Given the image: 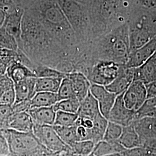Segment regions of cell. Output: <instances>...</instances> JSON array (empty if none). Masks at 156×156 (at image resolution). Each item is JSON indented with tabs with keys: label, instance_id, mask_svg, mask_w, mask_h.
Here are the masks:
<instances>
[{
	"label": "cell",
	"instance_id": "obj_1",
	"mask_svg": "<svg viewBox=\"0 0 156 156\" xmlns=\"http://www.w3.org/2000/svg\"><path fill=\"white\" fill-rule=\"evenodd\" d=\"M19 49L37 65L56 69L64 73H72L66 51L39 19L24 9L22 22L21 42Z\"/></svg>",
	"mask_w": 156,
	"mask_h": 156
},
{
	"label": "cell",
	"instance_id": "obj_2",
	"mask_svg": "<svg viewBox=\"0 0 156 156\" xmlns=\"http://www.w3.org/2000/svg\"><path fill=\"white\" fill-rule=\"evenodd\" d=\"M25 9L33 13L62 45L68 56L73 73L82 46L56 0H35Z\"/></svg>",
	"mask_w": 156,
	"mask_h": 156
},
{
	"label": "cell",
	"instance_id": "obj_3",
	"mask_svg": "<svg viewBox=\"0 0 156 156\" xmlns=\"http://www.w3.org/2000/svg\"><path fill=\"white\" fill-rule=\"evenodd\" d=\"M7 141L8 156H57L40 144L33 132L22 133L12 129L1 131Z\"/></svg>",
	"mask_w": 156,
	"mask_h": 156
},
{
	"label": "cell",
	"instance_id": "obj_4",
	"mask_svg": "<svg viewBox=\"0 0 156 156\" xmlns=\"http://www.w3.org/2000/svg\"><path fill=\"white\" fill-rule=\"evenodd\" d=\"M75 34L82 46L91 39L89 19L83 4L76 0H56Z\"/></svg>",
	"mask_w": 156,
	"mask_h": 156
},
{
	"label": "cell",
	"instance_id": "obj_5",
	"mask_svg": "<svg viewBox=\"0 0 156 156\" xmlns=\"http://www.w3.org/2000/svg\"><path fill=\"white\" fill-rule=\"evenodd\" d=\"M124 66L112 61H97L87 69L84 75L91 84L106 86L116 78Z\"/></svg>",
	"mask_w": 156,
	"mask_h": 156
},
{
	"label": "cell",
	"instance_id": "obj_6",
	"mask_svg": "<svg viewBox=\"0 0 156 156\" xmlns=\"http://www.w3.org/2000/svg\"><path fill=\"white\" fill-rule=\"evenodd\" d=\"M33 133L40 144L54 153L70 149V147L60 139L53 126L34 124Z\"/></svg>",
	"mask_w": 156,
	"mask_h": 156
},
{
	"label": "cell",
	"instance_id": "obj_7",
	"mask_svg": "<svg viewBox=\"0 0 156 156\" xmlns=\"http://www.w3.org/2000/svg\"><path fill=\"white\" fill-rule=\"evenodd\" d=\"M147 98L145 84L140 80H133L123 94L126 106L135 112L140 109Z\"/></svg>",
	"mask_w": 156,
	"mask_h": 156
},
{
	"label": "cell",
	"instance_id": "obj_8",
	"mask_svg": "<svg viewBox=\"0 0 156 156\" xmlns=\"http://www.w3.org/2000/svg\"><path fill=\"white\" fill-rule=\"evenodd\" d=\"M123 94L124 93L117 95L108 116V120L122 127H126L136 120V112L129 109L126 106L123 101Z\"/></svg>",
	"mask_w": 156,
	"mask_h": 156
},
{
	"label": "cell",
	"instance_id": "obj_9",
	"mask_svg": "<svg viewBox=\"0 0 156 156\" xmlns=\"http://www.w3.org/2000/svg\"><path fill=\"white\" fill-rule=\"evenodd\" d=\"M90 92L97 101L101 113L108 120L117 95L109 91L105 86L96 84H91Z\"/></svg>",
	"mask_w": 156,
	"mask_h": 156
},
{
	"label": "cell",
	"instance_id": "obj_10",
	"mask_svg": "<svg viewBox=\"0 0 156 156\" xmlns=\"http://www.w3.org/2000/svg\"><path fill=\"white\" fill-rule=\"evenodd\" d=\"M156 51V35L147 43L129 53L124 66L128 68L140 67L154 55Z\"/></svg>",
	"mask_w": 156,
	"mask_h": 156
},
{
	"label": "cell",
	"instance_id": "obj_11",
	"mask_svg": "<svg viewBox=\"0 0 156 156\" xmlns=\"http://www.w3.org/2000/svg\"><path fill=\"white\" fill-rule=\"evenodd\" d=\"M156 35V32L144 23L131 28L128 33L129 53L145 45Z\"/></svg>",
	"mask_w": 156,
	"mask_h": 156
},
{
	"label": "cell",
	"instance_id": "obj_12",
	"mask_svg": "<svg viewBox=\"0 0 156 156\" xmlns=\"http://www.w3.org/2000/svg\"><path fill=\"white\" fill-rule=\"evenodd\" d=\"M24 9L17 7L16 9L6 15L3 27L6 31L16 39L18 48L21 42L22 22Z\"/></svg>",
	"mask_w": 156,
	"mask_h": 156
},
{
	"label": "cell",
	"instance_id": "obj_13",
	"mask_svg": "<svg viewBox=\"0 0 156 156\" xmlns=\"http://www.w3.org/2000/svg\"><path fill=\"white\" fill-rule=\"evenodd\" d=\"M134 69L124 66L116 78L105 88L117 95L124 93L134 80Z\"/></svg>",
	"mask_w": 156,
	"mask_h": 156
},
{
	"label": "cell",
	"instance_id": "obj_14",
	"mask_svg": "<svg viewBox=\"0 0 156 156\" xmlns=\"http://www.w3.org/2000/svg\"><path fill=\"white\" fill-rule=\"evenodd\" d=\"M67 77L71 82L75 97L81 102L90 92L91 83L83 73H66Z\"/></svg>",
	"mask_w": 156,
	"mask_h": 156
},
{
	"label": "cell",
	"instance_id": "obj_15",
	"mask_svg": "<svg viewBox=\"0 0 156 156\" xmlns=\"http://www.w3.org/2000/svg\"><path fill=\"white\" fill-rule=\"evenodd\" d=\"M133 123L142 144L145 140L156 139V117H143Z\"/></svg>",
	"mask_w": 156,
	"mask_h": 156
},
{
	"label": "cell",
	"instance_id": "obj_16",
	"mask_svg": "<svg viewBox=\"0 0 156 156\" xmlns=\"http://www.w3.org/2000/svg\"><path fill=\"white\" fill-rule=\"evenodd\" d=\"M36 77L28 78L15 84V102L17 104L22 101L31 100L36 94Z\"/></svg>",
	"mask_w": 156,
	"mask_h": 156
},
{
	"label": "cell",
	"instance_id": "obj_17",
	"mask_svg": "<svg viewBox=\"0 0 156 156\" xmlns=\"http://www.w3.org/2000/svg\"><path fill=\"white\" fill-rule=\"evenodd\" d=\"M27 112L33 119L34 124L53 126L56 112L51 107L31 108Z\"/></svg>",
	"mask_w": 156,
	"mask_h": 156
},
{
	"label": "cell",
	"instance_id": "obj_18",
	"mask_svg": "<svg viewBox=\"0 0 156 156\" xmlns=\"http://www.w3.org/2000/svg\"><path fill=\"white\" fill-rule=\"evenodd\" d=\"M34 122L27 112L13 113L9 120L8 129L22 133L33 132Z\"/></svg>",
	"mask_w": 156,
	"mask_h": 156
},
{
	"label": "cell",
	"instance_id": "obj_19",
	"mask_svg": "<svg viewBox=\"0 0 156 156\" xmlns=\"http://www.w3.org/2000/svg\"><path fill=\"white\" fill-rule=\"evenodd\" d=\"M117 142L125 149L141 147V140L135 128L134 123L123 127L122 133Z\"/></svg>",
	"mask_w": 156,
	"mask_h": 156
},
{
	"label": "cell",
	"instance_id": "obj_20",
	"mask_svg": "<svg viewBox=\"0 0 156 156\" xmlns=\"http://www.w3.org/2000/svg\"><path fill=\"white\" fill-rule=\"evenodd\" d=\"M101 114L97 101L89 92L80 104L77 112L78 117L94 119Z\"/></svg>",
	"mask_w": 156,
	"mask_h": 156
},
{
	"label": "cell",
	"instance_id": "obj_21",
	"mask_svg": "<svg viewBox=\"0 0 156 156\" xmlns=\"http://www.w3.org/2000/svg\"><path fill=\"white\" fill-rule=\"evenodd\" d=\"M6 73L14 84L19 83L27 78L36 77L32 70L19 61H15L11 63L8 67Z\"/></svg>",
	"mask_w": 156,
	"mask_h": 156
},
{
	"label": "cell",
	"instance_id": "obj_22",
	"mask_svg": "<svg viewBox=\"0 0 156 156\" xmlns=\"http://www.w3.org/2000/svg\"><path fill=\"white\" fill-rule=\"evenodd\" d=\"M57 93L50 92H38L30 100L31 108L51 107L60 101Z\"/></svg>",
	"mask_w": 156,
	"mask_h": 156
},
{
	"label": "cell",
	"instance_id": "obj_23",
	"mask_svg": "<svg viewBox=\"0 0 156 156\" xmlns=\"http://www.w3.org/2000/svg\"><path fill=\"white\" fill-rule=\"evenodd\" d=\"M64 78H37L35 92L57 93Z\"/></svg>",
	"mask_w": 156,
	"mask_h": 156
},
{
	"label": "cell",
	"instance_id": "obj_24",
	"mask_svg": "<svg viewBox=\"0 0 156 156\" xmlns=\"http://www.w3.org/2000/svg\"><path fill=\"white\" fill-rule=\"evenodd\" d=\"M125 149L117 141L109 142L102 140L95 144L93 154L95 156H104L122 152Z\"/></svg>",
	"mask_w": 156,
	"mask_h": 156
},
{
	"label": "cell",
	"instance_id": "obj_25",
	"mask_svg": "<svg viewBox=\"0 0 156 156\" xmlns=\"http://www.w3.org/2000/svg\"><path fill=\"white\" fill-rule=\"evenodd\" d=\"M53 126L60 139L68 146H71L75 142L78 141L76 128L75 124L70 127Z\"/></svg>",
	"mask_w": 156,
	"mask_h": 156
},
{
	"label": "cell",
	"instance_id": "obj_26",
	"mask_svg": "<svg viewBox=\"0 0 156 156\" xmlns=\"http://www.w3.org/2000/svg\"><path fill=\"white\" fill-rule=\"evenodd\" d=\"M15 61H19L18 50L0 49V74H5L9 66Z\"/></svg>",
	"mask_w": 156,
	"mask_h": 156
},
{
	"label": "cell",
	"instance_id": "obj_27",
	"mask_svg": "<svg viewBox=\"0 0 156 156\" xmlns=\"http://www.w3.org/2000/svg\"><path fill=\"white\" fill-rule=\"evenodd\" d=\"M147 117H156V97L147 98L144 104L136 111V120Z\"/></svg>",
	"mask_w": 156,
	"mask_h": 156
},
{
	"label": "cell",
	"instance_id": "obj_28",
	"mask_svg": "<svg viewBox=\"0 0 156 156\" xmlns=\"http://www.w3.org/2000/svg\"><path fill=\"white\" fill-rule=\"evenodd\" d=\"M95 145L91 140H79L69 147L73 153L77 156H88L93 153Z\"/></svg>",
	"mask_w": 156,
	"mask_h": 156
},
{
	"label": "cell",
	"instance_id": "obj_29",
	"mask_svg": "<svg viewBox=\"0 0 156 156\" xmlns=\"http://www.w3.org/2000/svg\"><path fill=\"white\" fill-rule=\"evenodd\" d=\"M78 118L77 113L63 111L56 112L53 126L61 127L73 126L76 123Z\"/></svg>",
	"mask_w": 156,
	"mask_h": 156
},
{
	"label": "cell",
	"instance_id": "obj_30",
	"mask_svg": "<svg viewBox=\"0 0 156 156\" xmlns=\"http://www.w3.org/2000/svg\"><path fill=\"white\" fill-rule=\"evenodd\" d=\"M80 101L76 97L60 101L53 106L55 111L77 113L80 106Z\"/></svg>",
	"mask_w": 156,
	"mask_h": 156
},
{
	"label": "cell",
	"instance_id": "obj_31",
	"mask_svg": "<svg viewBox=\"0 0 156 156\" xmlns=\"http://www.w3.org/2000/svg\"><path fill=\"white\" fill-rule=\"evenodd\" d=\"M33 73L37 78H64L66 73L51 67L35 64Z\"/></svg>",
	"mask_w": 156,
	"mask_h": 156
},
{
	"label": "cell",
	"instance_id": "obj_32",
	"mask_svg": "<svg viewBox=\"0 0 156 156\" xmlns=\"http://www.w3.org/2000/svg\"><path fill=\"white\" fill-rule=\"evenodd\" d=\"M0 49L15 51L19 49L16 39L8 33L3 27H0Z\"/></svg>",
	"mask_w": 156,
	"mask_h": 156
},
{
	"label": "cell",
	"instance_id": "obj_33",
	"mask_svg": "<svg viewBox=\"0 0 156 156\" xmlns=\"http://www.w3.org/2000/svg\"><path fill=\"white\" fill-rule=\"evenodd\" d=\"M123 127L120 125L108 121L103 140L109 142L117 141L122 135Z\"/></svg>",
	"mask_w": 156,
	"mask_h": 156
},
{
	"label": "cell",
	"instance_id": "obj_34",
	"mask_svg": "<svg viewBox=\"0 0 156 156\" xmlns=\"http://www.w3.org/2000/svg\"><path fill=\"white\" fill-rule=\"evenodd\" d=\"M57 93L60 101L76 97L73 89V84L66 75L62 79Z\"/></svg>",
	"mask_w": 156,
	"mask_h": 156
},
{
	"label": "cell",
	"instance_id": "obj_35",
	"mask_svg": "<svg viewBox=\"0 0 156 156\" xmlns=\"http://www.w3.org/2000/svg\"><path fill=\"white\" fill-rule=\"evenodd\" d=\"M12 106L0 104V130L8 129L9 120L13 115Z\"/></svg>",
	"mask_w": 156,
	"mask_h": 156
},
{
	"label": "cell",
	"instance_id": "obj_36",
	"mask_svg": "<svg viewBox=\"0 0 156 156\" xmlns=\"http://www.w3.org/2000/svg\"><path fill=\"white\" fill-rule=\"evenodd\" d=\"M15 102V87L6 90L0 98V104L12 106Z\"/></svg>",
	"mask_w": 156,
	"mask_h": 156
},
{
	"label": "cell",
	"instance_id": "obj_37",
	"mask_svg": "<svg viewBox=\"0 0 156 156\" xmlns=\"http://www.w3.org/2000/svg\"><path fill=\"white\" fill-rule=\"evenodd\" d=\"M14 87V83L6 73L0 74V98L6 90Z\"/></svg>",
	"mask_w": 156,
	"mask_h": 156
},
{
	"label": "cell",
	"instance_id": "obj_38",
	"mask_svg": "<svg viewBox=\"0 0 156 156\" xmlns=\"http://www.w3.org/2000/svg\"><path fill=\"white\" fill-rule=\"evenodd\" d=\"M30 100L22 101L17 104H14L12 105L13 113L27 112L30 109Z\"/></svg>",
	"mask_w": 156,
	"mask_h": 156
},
{
	"label": "cell",
	"instance_id": "obj_39",
	"mask_svg": "<svg viewBox=\"0 0 156 156\" xmlns=\"http://www.w3.org/2000/svg\"><path fill=\"white\" fill-rule=\"evenodd\" d=\"M9 154V147L5 138L0 132V156H8Z\"/></svg>",
	"mask_w": 156,
	"mask_h": 156
},
{
	"label": "cell",
	"instance_id": "obj_40",
	"mask_svg": "<svg viewBox=\"0 0 156 156\" xmlns=\"http://www.w3.org/2000/svg\"><path fill=\"white\" fill-rule=\"evenodd\" d=\"M141 148L145 149V151L156 153V139L144 140Z\"/></svg>",
	"mask_w": 156,
	"mask_h": 156
},
{
	"label": "cell",
	"instance_id": "obj_41",
	"mask_svg": "<svg viewBox=\"0 0 156 156\" xmlns=\"http://www.w3.org/2000/svg\"><path fill=\"white\" fill-rule=\"evenodd\" d=\"M147 98L156 97V80L145 84Z\"/></svg>",
	"mask_w": 156,
	"mask_h": 156
},
{
	"label": "cell",
	"instance_id": "obj_42",
	"mask_svg": "<svg viewBox=\"0 0 156 156\" xmlns=\"http://www.w3.org/2000/svg\"><path fill=\"white\" fill-rule=\"evenodd\" d=\"M15 5L19 7L23 8L24 9L27 8L28 6L31 5L35 0H12Z\"/></svg>",
	"mask_w": 156,
	"mask_h": 156
},
{
	"label": "cell",
	"instance_id": "obj_43",
	"mask_svg": "<svg viewBox=\"0 0 156 156\" xmlns=\"http://www.w3.org/2000/svg\"><path fill=\"white\" fill-rule=\"evenodd\" d=\"M122 156H140V147L125 149L122 151Z\"/></svg>",
	"mask_w": 156,
	"mask_h": 156
},
{
	"label": "cell",
	"instance_id": "obj_44",
	"mask_svg": "<svg viewBox=\"0 0 156 156\" xmlns=\"http://www.w3.org/2000/svg\"><path fill=\"white\" fill-rule=\"evenodd\" d=\"M6 14L2 9H0V27H3L5 21Z\"/></svg>",
	"mask_w": 156,
	"mask_h": 156
},
{
	"label": "cell",
	"instance_id": "obj_45",
	"mask_svg": "<svg viewBox=\"0 0 156 156\" xmlns=\"http://www.w3.org/2000/svg\"><path fill=\"white\" fill-rule=\"evenodd\" d=\"M140 156H156V153H153L140 147Z\"/></svg>",
	"mask_w": 156,
	"mask_h": 156
},
{
	"label": "cell",
	"instance_id": "obj_46",
	"mask_svg": "<svg viewBox=\"0 0 156 156\" xmlns=\"http://www.w3.org/2000/svg\"><path fill=\"white\" fill-rule=\"evenodd\" d=\"M60 156H79L73 154L71 149H70L69 151H65L64 153H62V155Z\"/></svg>",
	"mask_w": 156,
	"mask_h": 156
},
{
	"label": "cell",
	"instance_id": "obj_47",
	"mask_svg": "<svg viewBox=\"0 0 156 156\" xmlns=\"http://www.w3.org/2000/svg\"><path fill=\"white\" fill-rule=\"evenodd\" d=\"M104 156H122V152H119V153H112V154H107V155Z\"/></svg>",
	"mask_w": 156,
	"mask_h": 156
},
{
	"label": "cell",
	"instance_id": "obj_48",
	"mask_svg": "<svg viewBox=\"0 0 156 156\" xmlns=\"http://www.w3.org/2000/svg\"><path fill=\"white\" fill-rule=\"evenodd\" d=\"M76 1H78V2H79V3H80V4H84V2H85V1H86V0H76Z\"/></svg>",
	"mask_w": 156,
	"mask_h": 156
},
{
	"label": "cell",
	"instance_id": "obj_49",
	"mask_svg": "<svg viewBox=\"0 0 156 156\" xmlns=\"http://www.w3.org/2000/svg\"><path fill=\"white\" fill-rule=\"evenodd\" d=\"M88 156H95L93 154V153H91L90 155H89Z\"/></svg>",
	"mask_w": 156,
	"mask_h": 156
},
{
	"label": "cell",
	"instance_id": "obj_50",
	"mask_svg": "<svg viewBox=\"0 0 156 156\" xmlns=\"http://www.w3.org/2000/svg\"><path fill=\"white\" fill-rule=\"evenodd\" d=\"M154 55H156V52H155V53H154Z\"/></svg>",
	"mask_w": 156,
	"mask_h": 156
},
{
	"label": "cell",
	"instance_id": "obj_51",
	"mask_svg": "<svg viewBox=\"0 0 156 156\" xmlns=\"http://www.w3.org/2000/svg\"><path fill=\"white\" fill-rule=\"evenodd\" d=\"M0 132H1V130H0Z\"/></svg>",
	"mask_w": 156,
	"mask_h": 156
},
{
	"label": "cell",
	"instance_id": "obj_52",
	"mask_svg": "<svg viewBox=\"0 0 156 156\" xmlns=\"http://www.w3.org/2000/svg\"><path fill=\"white\" fill-rule=\"evenodd\" d=\"M154 56H156V55H154Z\"/></svg>",
	"mask_w": 156,
	"mask_h": 156
},
{
	"label": "cell",
	"instance_id": "obj_53",
	"mask_svg": "<svg viewBox=\"0 0 156 156\" xmlns=\"http://www.w3.org/2000/svg\"></svg>",
	"mask_w": 156,
	"mask_h": 156
}]
</instances>
